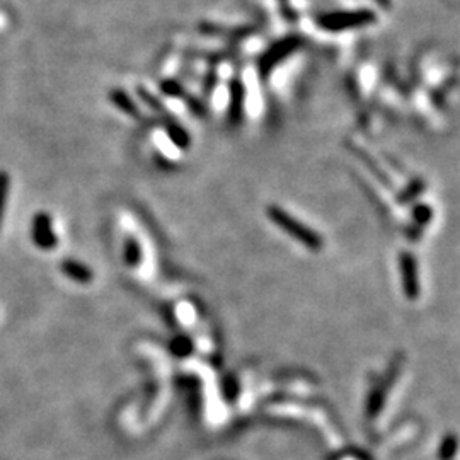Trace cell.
Here are the masks:
<instances>
[{
	"label": "cell",
	"instance_id": "6da1fadb",
	"mask_svg": "<svg viewBox=\"0 0 460 460\" xmlns=\"http://www.w3.org/2000/svg\"><path fill=\"white\" fill-rule=\"evenodd\" d=\"M268 217H271V220H273L280 229L288 232L292 237L300 241L304 246L312 247V249H319L322 246L321 237L316 234V232L307 229V227H304V223L297 222L293 217H290L285 210H280V208L277 207H271L268 208Z\"/></svg>",
	"mask_w": 460,
	"mask_h": 460
},
{
	"label": "cell",
	"instance_id": "7a4b0ae2",
	"mask_svg": "<svg viewBox=\"0 0 460 460\" xmlns=\"http://www.w3.org/2000/svg\"><path fill=\"white\" fill-rule=\"evenodd\" d=\"M31 237L39 249L50 251L57 247L58 239L53 230V222H51L48 214H38L33 218V227H31Z\"/></svg>",
	"mask_w": 460,
	"mask_h": 460
},
{
	"label": "cell",
	"instance_id": "3957f363",
	"mask_svg": "<svg viewBox=\"0 0 460 460\" xmlns=\"http://www.w3.org/2000/svg\"><path fill=\"white\" fill-rule=\"evenodd\" d=\"M62 273L67 274L72 281L76 283H82V285H88V283L92 281V271H90L88 266L82 265V263L76 261V259H65L62 261L60 265Z\"/></svg>",
	"mask_w": 460,
	"mask_h": 460
},
{
	"label": "cell",
	"instance_id": "277c9868",
	"mask_svg": "<svg viewBox=\"0 0 460 460\" xmlns=\"http://www.w3.org/2000/svg\"><path fill=\"white\" fill-rule=\"evenodd\" d=\"M403 273H404V288L409 297H416V281L412 280L416 274V263L409 254L403 256Z\"/></svg>",
	"mask_w": 460,
	"mask_h": 460
},
{
	"label": "cell",
	"instance_id": "5b68a950",
	"mask_svg": "<svg viewBox=\"0 0 460 460\" xmlns=\"http://www.w3.org/2000/svg\"><path fill=\"white\" fill-rule=\"evenodd\" d=\"M11 188V178L6 171H0V227H2L4 214H6V204L7 196H9Z\"/></svg>",
	"mask_w": 460,
	"mask_h": 460
},
{
	"label": "cell",
	"instance_id": "8992f818",
	"mask_svg": "<svg viewBox=\"0 0 460 460\" xmlns=\"http://www.w3.org/2000/svg\"><path fill=\"white\" fill-rule=\"evenodd\" d=\"M127 261L130 263V265H135V263L139 261V247H137L135 242H133V246H132V244H128V247H127Z\"/></svg>",
	"mask_w": 460,
	"mask_h": 460
}]
</instances>
